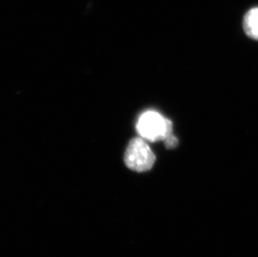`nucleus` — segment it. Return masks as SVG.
Wrapping results in <instances>:
<instances>
[{
    "label": "nucleus",
    "instance_id": "1",
    "mask_svg": "<svg viewBox=\"0 0 258 257\" xmlns=\"http://www.w3.org/2000/svg\"><path fill=\"white\" fill-rule=\"evenodd\" d=\"M137 131L145 141H164L172 135L173 124L170 119L162 116L158 112L148 110L140 116Z\"/></svg>",
    "mask_w": 258,
    "mask_h": 257
},
{
    "label": "nucleus",
    "instance_id": "2",
    "mask_svg": "<svg viewBox=\"0 0 258 257\" xmlns=\"http://www.w3.org/2000/svg\"><path fill=\"white\" fill-rule=\"evenodd\" d=\"M124 161L130 170L136 172H146L153 167L156 155L144 139L134 138L127 146Z\"/></svg>",
    "mask_w": 258,
    "mask_h": 257
},
{
    "label": "nucleus",
    "instance_id": "3",
    "mask_svg": "<svg viewBox=\"0 0 258 257\" xmlns=\"http://www.w3.org/2000/svg\"><path fill=\"white\" fill-rule=\"evenodd\" d=\"M243 29L247 36L258 40V7L252 8L245 15Z\"/></svg>",
    "mask_w": 258,
    "mask_h": 257
},
{
    "label": "nucleus",
    "instance_id": "4",
    "mask_svg": "<svg viewBox=\"0 0 258 257\" xmlns=\"http://www.w3.org/2000/svg\"><path fill=\"white\" fill-rule=\"evenodd\" d=\"M164 143H165L166 148L172 149L176 147L179 142H178V139L175 136H173L172 134L171 136H169L168 138H166L164 141Z\"/></svg>",
    "mask_w": 258,
    "mask_h": 257
}]
</instances>
